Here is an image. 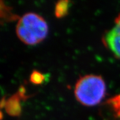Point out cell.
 Returning <instances> with one entry per match:
<instances>
[{"label":"cell","mask_w":120,"mask_h":120,"mask_svg":"<svg viewBox=\"0 0 120 120\" xmlns=\"http://www.w3.org/2000/svg\"><path fill=\"white\" fill-rule=\"evenodd\" d=\"M15 32L18 38L23 44L34 45L47 36L49 26L42 16L36 13L28 12L19 18Z\"/></svg>","instance_id":"1"},{"label":"cell","mask_w":120,"mask_h":120,"mask_svg":"<svg viewBox=\"0 0 120 120\" xmlns=\"http://www.w3.org/2000/svg\"><path fill=\"white\" fill-rule=\"evenodd\" d=\"M100 112L104 120H120V93L103 103Z\"/></svg>","instance_id":"4"},{"label":"cell","mask_w":120,"mask_h":120,"mask_svg":"<svg viewBox=\"0 0 120 120\" xmlns=\"http://www.w3.org/2000/svg\"><path fill=\"white\" fill-rule=\"evenodd\" d=\"M102 41L114 56L120 60V14L115 20L112 28L104 34Z\"/></svg>","instance_id":"3"},{"label":"cell","mask_w":120,"mask_h":120,"mask_svg":"<svg viewBox=\"0 0 120 120\" xmlns=\"http://www.w3.org/2000/svg\"><path fill=\"white\" fill-rule=\"evenodd\" d=\"M4 8V9H3V8H1L2 11H4V14H1V18H3L6 20H14L17 19H19V18L17 15H15L12 12L11 10H10V8L8 7L7 6H4V5L2 4Z\"/></svg>","instance_id":"8"},{"label":"cell","mask_w":120,"mask_h":120,"mask_svg":"<svg viewBox=\"0 0 120 120\" xmlns=\"http://www.w3.org/2000/svg\"><path fill=\"white\" fill-rule=\"evenodd\" d=\"M25 89L21 86L17 93L12 96L4 103L7 113L12 116H18L20 115L22 107L21 101L25 100L28 96H26Z\"/></svg>","instance_id":"5"},{"label":"cell","mask_w":120,"mask_h":120,"mask_svg":"<svg viewBox=\"0 0 120 120\" xmlns=\"http://www.w3.org/2000/svg\"><path fill=\"white\" fill-rule=\"evenodd\" d=\"M105 94V82L101 75H85L80 78L75 85V98L80 104L86 107L99 104Z\"/></svg>","instance_id":"2"},{"label":"cell","mask_w":120,"mask_h":120,"mask_svg":"<svg viewBox=\"0 0 120 120\" xmlns=\"http://www.w3.org/2000/svg\"><path fill=\"white\" fill-rule=\"evenodd\" d=\"M45 75L41 72L34 70L30 76V82L34 85H41L44 82Z\"/></svg>","instance_id":"7"},{"label":"cell","mask_w":120,"mask_h":120,"mask_svg":"<svg viewBox=\"0 0 120 120\" xmlns=\"http://www.w3.org/2000/svg\"><path fill=\"white\" fill-rule=\"evenodd\" d=\"M71 2L68 0L59 1L56 3L55 6V15L58 19H61L66 16L69 13Z\"/></svg>","instance_id":"6"}]
</instances>
